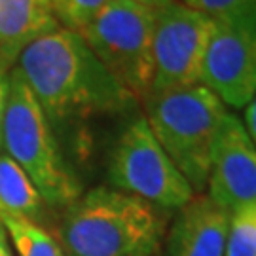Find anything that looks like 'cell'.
Masks as SVG:
<instances>
[{
    "mask_svg": "<svg viewBox=\"0 0 256 256\" xmlns=\"http://www.w3.org/2000/svg\"><path fill=\"white\" fill-rule=\"evenodd\" d=\"M54 126L133 108L137 97L97 59L78 32L55 28L14 64Z\"/></svg>",
    "mask_w": 256,
    "mask_h": 256,
    "instance_id": "6da1fadb",
    "label": "cell"
},
{
    "mask_svg": "<svg viewBox=\"0 0 256 256\" xmlns=\"http://www.w3.org/2000/svg\"><path fill=\"white\" fill-rule=\"evenodd\" d=\"M167 218L152 203L97 186L64 207L55 239L66 256H154Z\"/></svg>",
    "mask_w": 256,
    "mask_h": 256,
    "instance_id": "7a4b0ae2",
    "label": "cell"
},
{
    "mask_svg": "<svg viewBox=\"0 0 256 256\" xmlns=\"http://www.w3.org/2000/svg\"><path fill=\"white\" fill-rule=\"evenodd\" d=\"M142 102L160 146L194 192L202 194L207 188L210 152L226 106L202 84L150 92Z\"/></svg>",
    "mask_w": 256,
    "mask_h": 256,
    "instance_id": "3957f363",
    "label": "cell"
},
{
    "mask_svg": "<svg viewBox=\"0 0 256 256\" xmlns=\"http://www.w3.org/2000/svg\"><path fill=\"white\" fill-rule=\"evenodd\" d=\"M2 152L27 173L48 205L68 207L82 196L80 184L61 156L52 124L16 66L10 70Z\"/></svg>",
    "mask_w": 256,
    "mask_h": 256,
    "instance_id": "277c9868",
    "label": "cell"
},
{
    "mask_svg": "<svg viewBox=\"0 0 256 256\" xmlns=\"http://www.w3.org/2000/svg\"><path fill=\"white\" fill-rule=\"evenodd\" d=\"M78 34L137 101L150 93L154 82V8L131 0H110Z\"/></svg>",
    "mask_w": 256,
    "mask_h": 256,
    "instance_id": "5b68a950",
    "label": "cell"
},
{
    "mask_svg": "<svg viewBox=\"0 0 256 256\" xmlns=\"http://www.w3.org/2000/svg\"><path fill=\"white\" fill-rule=\"evenodd\" d=\"M108 182L158 209H182L196 192L154 137L144 116L131 120L116 138L108 160Z\"/></svg>",
    "mask_w": 256,
    "mask_h": 256,
    "instance_id": "8992f818",
    "label": "cell"
},
{
    "mask_svg": "<svg viewBox=\"0 0 256 256\" xmlns=\"http://www.w3.org/2000/svg\"><path fill=\"white\" fill-rule=\"evenodd\" d=\"M214 21L178 0L154 8V82L150 92L198 86Z\"/></svg>",
    "mask_w": 256,
    "mask_h": 256,
    "instance_id": "52a82bcc",
    "label": "cell"
},
{
    "mask_svg": "<svg viewBox=\"0 0 256 256\" xmlns=\"http://www.w3.org/2000/svg\"><path fill=\"white\" fill-rule=\"evenodd\" d=\"M212 21L200 84L224 106L245 108L256 95V14Z\"/></svg>",
    "mask_w": 256,
    "mask_h": 256,
    "instance_id": "ba28073f",
    "label": "cell"
},
{
    "mask_svg": "<svg viewBox=\"0 0 256 256\" xmlns=\"http://www.w3.org/2000/svg\"><path fill=\"white\" fill-rule=\"evenodd\" d=\"M207 188L210 200L230 212L256 205V146L243 122L230 112L212 144Z\"/></svg>",
    "mask_w": 256,
    "mask_h": 256,
    "instance_id": "9c48e42d",
    "label": "cell"
},
{
    "mask_svg": "<svg viewBox=\"0 0 256 256\" xmlns=\"http://www.w3.org/2000/svg\"><path fill=\"white\" fill-rule=\"evenodd\" d=\"M178 210L167 239L169 256H224L232 212L207 194H198Z\"/></svg>",
    "mask_w": 256,
    "mask_h": 256,
    "instance_id": "30bf717a",
    "label": "cell"
},
{
    "mask_svg": "<svg viewBox=\"0 0 256 256\" xmlns=\"http://www.w3.org/2000/svg\"><path fill=\"white\" fill-rule=\"evenodd\" d=\"M55 28L52 0H0V61L14 66L30 42Z\"/></svg>",
    "mask_w": 256,
    "mask_h": 256,
    "instance_id": "8fae6325",
    "label": "cell"
},
{
    "mask_svg": "<svg viewBox=\"0 0 256 256\" xmlns=\"http://www.w3.org/2000/svg\"><path fill=\"white\" fill-rule=\"evenodd\" d=\"M44 200L27 173L8 154H0V212L36 222Z\"/></svg>",
    "mask_w": 256,
    "mask_h": 256,
    "instance_id": "7c38bea8",
    "label": "cell"
},
{
    "mask_svg": "<svg viewBox=\"0 0 256 256\" xmlns=\"http://www.w3.org/2000/svg\"><path fill=\"white\" fill-rule=\"evenodd\" d=\"M0 224L16 256H66L59 241L38 222L0 212Z\"/></svg>",
    "mask_w": 256,
    "mask_h": 256,
    "instance_id": "4fadbf2b",
    "label": "cell"
},
{
    "mask_svg": "<svg viewBox=\"0 0 256 256\" xmlns=\"http://www.w3.org/2000/svg\"><path fill=\"white\" fill-rule=\"evenodd\" d=\"M224 256H256V205L232 212Z\"/></svg>",
    "mask_w": 256,
    "mask_h": 256,
    "instance_id": "5bb4252c",
    "label": "cell"
},
{
    "mask_svg": "<svg viewBox=\"0 0 256 256\" xmlns=\"http://www.w3.org/2000/svg\"><path fill=\"white\" fill-rule=\"evenodd\" d=\"M110 0H52V8L59 27L78 32Z\"/></svg>",
    "mask_w": 256,
    "mask_h": 256,
    "instance_id": "9a60e30c",
    "label": "cell"
},
{
    "mask_svg": "<svg viewBox=\"0 0 256 256\" xmlns=\"http://www.w3.org/2000/svg\"><path fill=\"white\" fill-rule=\"evenodd\" d=\"M178 2L202 12L210 19L243 18L256 14V0H178Z\"/></svg>",
    "mask_w": 256,
    "mask_h": 256,
    "instance_id": "2e32d148",
    "label": "cell"
},
{
    "mask_svg": "<svg viewBox=\"0 0 256 256\" xmlns=\"http://www.w3.org/2000/svg\"><path fill=\"white\" fill-rule=\"evenodd\" d=\"M14 66L0 61V154H2V128H4V114H6V104H8L10 93V70Z\"/></svg>",
    "mask_w": 256,
    "mask_h": 256,
    "instance_id": "e0dca14e",
    "label": "cell"
},
{
    "mask_svg": "<svg viewBox=\"0 0 256 256\" xmlns=\"http://www.w3.org/2000/svg\"><path fill=\"white\" fill-rule=\"evenodd\" d=\"M243 126L247 129L252 144L256 146V95L250 99V102H248L247 106H245V122H243Z\"/></svg>",
    "mask_w": 256,
    "mask_h": 256,
    "instance_id": "ac0fdd59",
    "label": "cell"
},
{
    "mask_svg": "<svg viewBox=\"0 0 256 256\" xmlns=\"http://www.w3.org/2000/svg\"><path fill=\"white\" fill-rule=\"evenodd\" d=\"M0 256H16L8 236H6V232L2 228V224H0Z\"/></svg>",
    "mask_w": 256,
    "mask_h": 256,
    "instance_id": "d6986e66",
    "label": "cell"
},
{
    "mask_svg": "<svg viewBox=\"0 0 256 256\" xmlns=\"http://www.w3.org/2000/svg\"><path fill=\"white\" fill-rule=\"evenodd\" d=\"M131 2H137L140 6H146V8H158V6H162L169 0H131Z\"/></svg>",
    "mask_w": 256,
    "mask_h": 256,
    "instance_id": "ffe728a7",
    "label": "cell"
}]
</instances>
